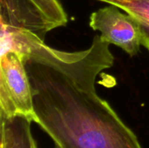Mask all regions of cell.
I'll use <instances>...</instances> for the list:
<instances>
[{
  "label": "cell",
  "mask_w": 149,
  "mask_h": 148,
  "mask_svg": "<svg viewBox=\"0 0 149 148\" xmlns=\"http://www.w3.org/2000/svg\"><path fill=\"white\" fill-rule=\"evenodd\" d=\"M0 115L24 116L36 123L33 95L23 55L16 51H1Z\"/></svg>",
  "instance_id": "3957f363"
},
{
  "label": "cell",
  "mask_w": 149,
  "mask_h": 148,
  "mask_svg": "<svg viewBox=\"0 0 149 148\" xmlns=\"http://www.w3.org/2000/svg\"><path fill=\"white\" fill-rule=\"evenodd\" d=\"M9 36L10 50L24 57L36 124L56 148H142L133 130L96 92V78L113 65L109 43L96 36L86 50L65 51L29 31Z\"/></svg>",
  "instance_id": "6da1fadb"
},
{
  "label": "cell",
  "mask_w": 149,
  "mask_h": 148,
  "mask_svg": "<svg viewBox=\"0 0 149 148\" xmlns=\"http://www.w3.org/2000/svg\"><path fill=\"white\" fill-rule=\"evenodd\" d=\"M1 120V148H38L31 133L32 121L24 116L4 117Z\"/></svg>",
  "instance_id": "5b68a950"
},
{
  "label": "cell",
  "mask_w": 149,
  "mask_h": 148,
  "mask_svg": "<svg viewBox=\"0 0 149 148\" xmlns=\"http://www.w3.org/2000/svg\"><path fill=\"white\" fill-rule=\"evenodd\" d=\"M90 26L100 31L103 41L115 44L131 57L136 55L141 44V36L135 20L127 13H121L112 5L94 11L90 17Z\"/></svg>",
  "instance_id": "277c9868"
},
{
  "label": "cell",
  "mask_w": 149,
  "mask_h": 148,
  "mask_svg": "<svg viewBox=\"0 0 149 148\" xmlns=\"http://www.w3.org/2000/svg\"><path fill=\"white\" fill-rule=\"evenodd\" d=\"M125 10L137 23L141 44L149 51V0H97Z\"/></svg>",
  "instance_id": "8992f818"
},
{
  "label": "cell",
  "mask_w": 149,
  "mask_h": 148,
  "mask_svg": "<svg viewBox=\"0 0 149 148\" xmlns=\"http://www.w3.org/2000/svg\"><path fill=\"white\" fill-rule=\"evenodd\" d=\"M67 15L58 0H0L1 30L29 31L42 40L66 24Z\"/></svg>",
  "instance_id": "7a4b0ae2"
}]
</instances>
